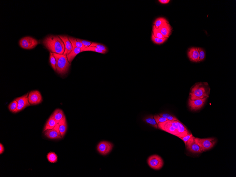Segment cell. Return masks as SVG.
<instances>
[{"instance_id": "obj_1", "label": "cell", "mask_w": 236, "mask_h": 177, "mask_svg": "<svg viewBox=\"0 0 236 177\" xmlns=\"http://www.w3.org/2000/svg\"><path fill=\"white\" fill-rule=\"evenodd\" d=\"M158 128L164 131L179 137H184L190 133L187 128L179 120H168L159 123Z\"/></svg>"}, {"instance_id": "obj_2", "label": "cell", "mask_w": 236, "mask_h": 177, "mask_svg": "<svg viewBox=\"0 0 236 177\" xmlns=\"http://www.w3.org/2000/svg\"><path fill=\"white\" fill-rule=\"evenodd\" d=\"M43 44L51 53L63 54L65 50V45L62 39L58 36H49L44 39Z\"/></svg>"}, {"instance_id": "obj_3", "label": "cell", "mask_w": 236, "mask_h": 177, "mask_svg": "<svg viewBox=\"0 0 236 177\" xmlns=\"http://www.w3.org/2000/svg\"><path fill=\"white\" fill-rule=\"evenodd\" d=\"M207 83H197L194 86L190 93V99L195 100L209 97V89Z\"/></svg>"}, {"instance_id": "obj_4", "label": "cell", "mask_w": 236, "mask_h": 177, "mask_svg": "<svg viewBox=\"0 0 236 177\" xmlns=\"http://www.w3.org/2000/svg\"><path fill=\"white\" fill-rule=\"evenodd\" d=\"M56 60V72L63 75L68 73L71 66L67 55L53 53Z\"/></svg>"}, {"instance_id": "obj_5", "label": "cell", "mask_w": 236, "mask_h": 177, "mask_svg": "<svg viewBox=\"0 0 236 177\" xmlns=\"http://www.w3.org/2000/svg\"><path fill=\"white\" fill-rule=\"evenodd\" d=\"M194 141L199 145L204 152L212 148L217 143V140L215 137L201 139L195 137Z\"/></svg>"}, {"instance_id": "obj_6", "label": "cell", "mask_w": 236, "mask_h": 177, "mask_svg": "<svg viewBox=\"0 0 236 177\" xmlns=\"http://www.w3.org/2000/svg\"><path fill=\"white\" fill-rule=\"evenodd\" d=\"M148 164L151 168L155 170H159L162 168L164 162L160 156L157 154L153 155L148 157Z\"/></svg>"}, {"instance_id": "obj_7", "label": "cell", "mask_w": 236, "mask_h": 177, "mask_svg": "<svg viewBox=\"0 0 236 177\" xmlns=\"http://www.w3.org/2000/svg\"><path fill=\"white\" fill-rule=\"evenodd\" d=\"M19 45L21 47L26 50H31L35 48L39 42L36 39L31 36H26L20 39Z\"/></svg>"}, {"instance_id": "obj_8", "label": "cell", "mask_w": 236, "mask_h": 177, "mask_svg": "<svg viewBox=\"0 0 236 177\" xmlns=\"http://www.w3.org/2000/svg\"><path fill=\"white\" fill-rule=\"evenodd\" d=\"M113 144L107 141H101L97 146L98 151L103 155H106L110 153L113 148Z\"/></svg>"}, {"instance_id": "obj_9", "label": "cell", "mask_w": 236, "mask_h": 177, "mask_svg": "<svg viewBox=\"0 0 236 177\" xmlns=\"http://www.w3.org/2000/svg\"><path fill=\"white\" fill-rule=\"evenodd\" d=\"M28 100L31 105H36L40 104L43 101L41 93L38 91H32L29 93Z\"/></svg>"}, {"instance_id": "obj_10", "label": "cell", "mask_w": 236, "mask_h": 177, "mask_svg": "<svg viewBox=\"0 0 236 177\" xmlns=\"http://www.w3.org/2000/svg\"><path fill=\"white\" fill-rule=\"evenodd\" d=\"M44 132L45 136L49 139H58L62 138L59 131L58 124H56L54 129L47 130Z\"/></svg>"}, {"instance_id": "obj_11", "label": "cell", "mask_w": 236, "mask_h": 177, "mask_svg": "<svg viewBox=\"0 0 236 177\" xmlns=\"http://www.w3.org/2000/svg\"><path fill=\"white\" fill-rule=\"evenodd\" d=\"M195 137L193 136L191 137L187 141L186 147L189 151L193 153H202L203 152L200 147L195 142Z\"/></svg>"}, {"instance_id": "obj_12", "label": "cell", "mask_w": 236, "mask_h": 177, "mask_svg": "<svg viewBox=\"0 0 236 177\" xmlns=\"http://www.w3.org/2000/svg\"><path fill=\"white\" fill-rule=\"evenodd\" d=\"M29 94H27L23 96L17 98L15 100L18 103V107L15 113L24 110L27 107H29L31 105L29 102L28 100V96Z\"/></svg>"}, {"instance_id": "obj_13", "label": "cell", "mask_w": 236, "mask_h": 177, "mask_svg": "<svg viewBox=\"0 0 236 177\" xmlns=\"http://www.w3.org/2000/svg\"><path fill=\"white\" fill-rule=\"evenodd\" d=\"M207 98H205L203 99L195 100H191L190 98L188 103L189 106L192 110L196 111L199 110L204 105Z\"/></svg>"}, {"instance_id": "obj_14", "label": "cell", "mask_w": 236, "mask_h": 177, "mask_svg": "<svg viewBox=\"0 0 236 177\" xmlns=\"http://www.w3.org/2000/svg\"><path fill=\"white\" fill-rule=\"evenodd\" d=\"M187 54L191 61L195 62H200L198 48L192 47L189 48Z\"/></svg>"}, {"instance_id": "obj_15", "label": "cell", "mask_w": 236, "mask_h": 177, "mask_svg": "<svg viewBox=\"0 0 236 177\" xmlns=\"http://www.w3.org/2000/svg\"><path fill=\"white\" fill-rule=\"evenodd\" d=\"M158 29L165 38H168L171 35L172 28L169 23H165L161 24Z\"/></svg>"}, {"instance_id": "obj_16", "label": "cell", "mask_w": 236, "mask_h": 177, "mask_svg": "<svg viewBox=\"0 0 236 177\" xmlns=\"http://www.w3.org/2000/svg\"><path fill=\"white\" fill-rule=\"evenodd\" d=\"M63 41L65 45V50L63 54L64 55H67L70 53L72 50L73 47L71 42L69 40L68 37L67 36H58Z\"/></svg>"}, {"instance_id": "obj_17", "label": "cell", "mask_w": 236, "mask_h": 177, "mask_svg": "<svg viewBox=\"0 0 236 177\" xmlns=\"http://www.w3.org/2000/svg\"><path fill=\"white\" fill-rule=\"evenodd\" d=\"M58 124V123L54 119L53 115H52L48 120V121H47L45 126L44 127L43 132H44L48 129H54L56 124Z\"/></svg>"}, {"instance_id": "obj_18", "label": "cell", "mask_w": 236, "mask_h": 177, "mask_svg": "<svg viewBox=\"0 0 236 177\" xmlns=\"http://www.w3.org/2000/svg\"><path fill=\"white\" fill-rule=\"evenodd\" d=\"M58 124L59 125V131L62 137H63L65 135L67 129V125L65 116L58 122Z\"/></svg>"}, {"instance_id": "obj_19", "label": "cell", "mask_w": 236, "mask_h": 177, "mask_svg": "<svg viewBox=\"0 0 236 177\" xmlns=\"http://www.w3.org/2000/svg\"><path fill=\"white\" fill-rule=\"evenodd\" d=\"M82 52H83V50L80 48L77 47L73 48L71 52L68 55H67L69 62L71 64L75 57L78 54Z\"/></svg>"}, {"instance_id": "obj_20", "label": "cell", "mask_w": 236, "mask_h": 177, "mask_svg": "<svg viewBox=\"0 0 236 177\" xmlns=\"http://www.w3.org/2000/svg\"><path fill=\"white\" fill-rule=\"evenodd\" d=\"M143 121L146 124L155 128L156 129H158V124L156 123L153 115H151L147 116L144 118Z\"/></svg>"}, {"instance_id": "obj_21", "label": "cell", "mask_w": 236, "mask_h": 177, "mask_svg": "<svg viewBox=\"0 0 236 177\" xmlns=\"http://www.w3.org/2000/svg\"><path fill=\"white\" fill-rule=\"evenodd\" d=\"M52 115L58 123L65 116L63 111L60 109H56Z\"/></svg>"}, {"instance_id": "obj_22", "label": "cell", "mask_w": 236, "mask_h": 177, "mask_svg": "<svg viewBox=\"0 0 236 177\" xmlns=\"http://www.w3.org/2000/svg\"><path fill=\"white\" fill-rule=\"evenodd\" d=\"M68 38L69 40L71 42L73 48H81L83 51L86 48L83 45V44L77 40L76 38L70 36L68 37Z\"/></svg>"}, {"instance_id": "obj_23", "label": "cell", "mask_w": 236, "mask_h": 177, "mask_svg": "<svg viewBox=\"0 0 236 177\" xmlns=\"http://www.w3.org/2000/svg\"><path fill=\"white\" fill-rule=\"evenodd\" d=\"M47 158L51 163H55L58 161V156L54 152H49L47 154Z\"/></svg>"}, {"instance_id": "obj_24", "label": "cell", "mask_w": 236, "mask_h": 177, "mask_svg": "<svg viewBox=\"0 0 236 177\" xmlns=\"http://www.w3.org/2000/svg\"><path fill=\"white\" fill-rule=\"evenodd\" d=\"M169 23L167 19L164 18H159L156 19L154 22V25H155L156 27L158 29L161 26V24L164 23Z\"/></svg>"}, {"instance_id": "obj_25", "label": "cell", "mask_w": 236, "mask_h": 177, "mask_svg": "<svg viewBox=\"0 0 236 177\" xmlns=\"http://www.w3.org/2000/svg\"><path fill=\"white\" fill-rule=\"evenodd\" d=\"M18 107V103L15 100H14L10 103L9 105L8 108L11 112L15 113Z\"/></svg>"}, {"instance_id": "obj_26", "label": "cell", "mask_w": 236, "mask_h": 177, "mask_svg": "<svg viewBox=\"0 0 236 177\" xmlns=\"http://www.w3.org/2000/svg\"><path fill=\"white\" fill-rule=\"evenodd\" d=\"M167 39L168 38H166L162 39L156 38L155 37L153 36L152 33V36H151V39H152V40L153 42L155 44H158V45H160V44H163L167 40Z\"/></svg>"}, {"instance_id": "obj_27", "label": "cell", "mask_w": 236, "mask_h": 177, "mask_svg": "<svg viewBox=\"0 0 236 177\" xmlns=\"http://www.w3.org/2000/svg\"><path fill=\"white\" fill-rule=\"evenodd\" d=\"M152 32L153 36L156 38L162 39L165 38L161 33L158 29L156 28L155 25L153 26Z\"/></svg>"}, {"instance_id": "obj_28", "label": "cell", "mask_w": 236, "mask_h": 177, "mask_svg": "<svg viewBox=\"0 0 236 177\" xmlns=\"http://www.w3.org/2000/svg\"><path fill=\"white\" fill-rule=\"evenodd\" d=\"M86 51L95 52L102 54H105L106 53L104 51L102 50H101V49L96 47H88L86 48L85 49H84L83 52Z\"/></svg>"}, {"instance_id": "obj_29", "label": "cell", "mask_w": 236, "mask_h": 177, "mask_svg": "<svg viewBox=\"0 0 236 177\" xmlns=\"http://www.w3.org/2000/svg\"><path fill=\"white\" fill-rule=\"evenodd\" d=\"M89 46L94 47H96L105 52L106 53L108 52V48H107L105 46L103 45V44L93 42L92 43L91 45Z\"/></svg>"}, {"instance_id": "obj_30", "label": "cell", "mask_w": 236, "mask_h": 177, "mask_svg": "<svg viewBox=\"0 0 236 177\" xmlns=\"http://www.w3.org/2000/svg\"><path fill=\"white\" fill-rule=\"evenodd\" d=\"M49 61H50L51 65L52 68H53V69L54 71H56V60L53 53L51 52L50 53V55H49Z\"/></svg>"}, {"instance_id": "obj_31", "label": "cell", "mask_w": 236, "mask_h": 177, "mask_svg": "<svg viewBox=\"0 0 236 177\" xmlns=\"http://www.w3.org/2000/svg\"><path fill=\"white\" fill-rule=\"evenodd\" d=\"M159 115L161 117L165 118L166 119L169 120H175V121L178 120L177 118L175 116L170 114H167V113H161Z\"/></svg>"}, {"instance_id": "obj_32", "label": "cell", "mask_w": 236, "mask_h": 177, "mask_svg": "<svg viewBox=\"0 0 236 177\" xmlns=\"http://www.w3.org/2000/svg\"><path fill=\"white\" fill-rule=\"evenodd\" d=\"M153 117L157 124L159 123L163 122L168 120L165 118L161 117L159 115H154Z\"/></svg>"}, {"instance_id": "obj_33", "label": "cell", "mask_w": 236, "mask_h": 177, "mask_svg": "<svg viewBox=\"0 0 236 177\" xmlns=\"http://www.w3.org/2000/svg\"><path fill=\"white\" fill-rule=\"evenodd\" d=\"M199 54V58L200 61H202L204 60L205 57V53L204 50L202 48H198Z\"/></svg>"}, {"instance_id": "obj_34", "label": "cell", "mask_w": 236, "mask_h": 177, "mask_svg": "<svg viewBox=\"0 0 236 177\" xmlns=\"http://www.w3.org/2000/svg\"><path fill=\"white\" fill-rule=\"evenodd\" d=\"M76 39L77 40L83 44V45L85 48H88V47L90 46L92 43V42L90 41L82 40V39Z\"/></svg>"}, {"instance_id": "obj_35", "label": "cell", "mask_w": 236, "mask_h": 177, "mask_svg": "<svg viewBox=\"0 0 236 177\" xmlns=\"http://www.w3.org/2000/svg\"><path fill=\"white\" fill-rule=\"evenodd\" d=\"M193 136V135L192 133H190L189 134H188L187 136L182 137H179V138L182 140V141L184 142L186 146L187 145V142L189 139L191 137Z\"/></svg>"}, {"instance_id": "obj_36", "label": "cell", "mask_w": 236, "mask_h": 177, "mask_svg": "<svg viewBox=\"0 0 236 177\" xmlns=\"http://www.w3.org/2000/svg\"><path fill=\"white\" fill-rule=\"evenodd\" d=\"M158 1L160 2L161 4H167L169 3L170 2V0H159Z\"/></svg>"}, {"instance_id": "obj_37", "label": "cell", "mask_w": 236, "mask_h": 177, "mask_svg": "<svg viewBox=\"0 0 236 177\" xmlns=\"http://www.w3.org/2000/svg\"><path fill=\"white\" fill-rule=\"evenodd\" d=\"M4 151V148L3 145L1 143L0 144V154H1L3 153Z\"/></svg>"}]
</instances>
